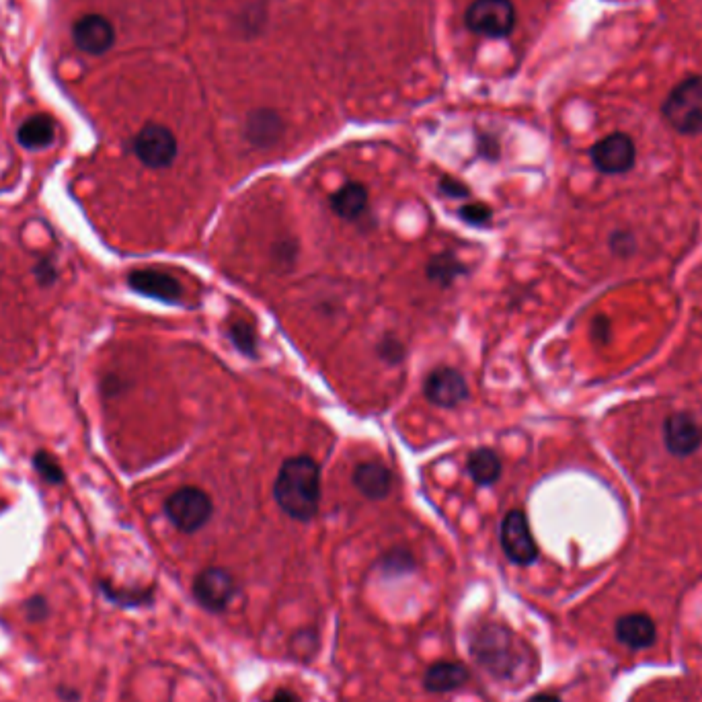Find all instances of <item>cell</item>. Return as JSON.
<instances>
[{
    "instance_id": "52a82bcc",
    "label": "cell",
    "mask_w": 702,
    "mask_h": 702,
    "mask_svg": "<svg viewBox=\"0 0 702 702\" xmlns=\"http://www.w3.org/2000/svg\"><path fill=\"white\" fill-rule=\"evenodd\" d=\"M499 538L505 557L512 563L526 567L538 559V546L532 536L528 518L522 510L507 512V516L501 522Z\"/></svg>"
},
{
    "instance_id": "d6a6232c",
    "label": "cell",
    "mask_w": 702,
    "mask_h": 702,
    "mask_svg": "<svg viewBox=\"0 0 702 702\" xmlns=\"http://www.w3.org/2000/svg\"><path fill=\"white\" fill-rule=\"evenodd\" d=\"M276 259H280L282 265H290V263L296 259V245L284 241V243L276 249Z\"/></svg>"
},
{
    "instance_id": "f546056e",
    "label": "cell",
    "mask_w": 702,
    "mask_h": 702,
    "mask_svg": "<svg viewBox=\"0 0 702 702\" xmlns=\"http://www.w3.org/2000/svg\"><path fill=\"white\" fill-rule=\"evenodd\" d=\"M460 218L468 224H485L491 218V208L485 204H468L460 210Z\"/></svg>"
},
{
    "instance_id": "4316f807",
    "label": "cell",
    "mask_w": 702,
    "mask_h": 702,
    "mask_svg": "<svg viewBox=\"0 0 702 702\" xmlns=\"http://www.w3.org/2000/svg\"><path fill=\"white\" fill-rule=\"evenodd\" d=\"M378 356L388 364H399L405 358V347L395 337H384V341L378 345Z\"/></svg>"
},
{
    "instance_id": "83f0119b",
    "label": "cell",
    "mask_w": 702,
    "mask_h": 702,
    "mask_svg": "<svg viewBox=\"0 0 702 702\" xmlns=\"http://www.w3.org/2000/svg\"><path fill=\"white\" fill-rule=\"evenodd\" d=\"M317 651V635L312 631L298 633L292 641V653L300 659H310L312 653Z\"/></svg>"
},
{
    "instance_id": "30bf717a",
    "label": "cell",
    "mask_w": 702,
    "mask_h": 702,
    "mask_svg": "<svg viewBox=\"0 0 702 702\" xmlns=\"http://www.w3.org/2000/svg\"><path fill=\"white\" fill-rule=\"evenodd\" d=\"M234 592H237V585H234L232 575L218 567L204 569L193 581L195 600L210 612H222L232 600Z\"/></svg>"
},
{
    "instance_id": "603a6c76",
    "label": "cell",
    "mask_w": 702,
    "mask_h": 702,
    "mask_svg": "<svg viewBox=\"0 0 702 702\" xmlns=\"http://www.w3.org/2000/svg\"><path fill=\"white\" fill-rule=\"evenodd\" d=\"M101 590L103 594L115 602V604H122V606H140V604H148L150 598H152V592H122V590H115L111 588V585L107 583H101Z\"/></svg>"
},
{
    "instance_id": "484cf974",
    "label": "cell",
    "mask_w": 702,
    "mask_h": 702,
    "mask_svg": "<svg viewBox=\"0 0 702 702\" xmlns=\"http://www.w3.org/2000/svg\"><path fill=\"white\" fill-rule=\"evenodd\" d=\"M33 462H35L37 471L42 473V477H44L48 483H60V481L64 479L62 468L52 460V456H48V454H44V452H39V454H35Z\"/></svg>"
},
{
    "instance_id": "7402d4cb",
    "label": "cell",
    "mask_w": 702,
    "mask_h": 702,
    "mask_svg": "<svg viewBox=\"0 0 702 702\" xmlns=\"http://www.w3.org/2000/svg\"><path fill=\"white\" fill-rule=\"evenodd\" d=\"M228 337L241 354L249 358L257 356V335L247 321H232L228 325Z\"/></svg>"
},
{
    "instance_id": "7a4b0ae2",
    "label": "cell",
    "mask_w": 702,
    "mask_h": 702,
    "mask_svg": "<svg viewBox=\"0 0 702 702\" xmlns=\"http://www.w3.org/2000/svg\"><path fill=\"white\" fill-rule=\"evenodd\" d=\"M273 495L282 510L298 520L308 522L317 516L321 505V468L308 456H296L282 464Z\"/></svg>"
},
{
    "instance_id": "8d00e7d4",
    "label": "cell",
    "mask_w": 702,
    "mask_h": 702,
    "mask_svg": "<svg viewBox=\"0 0 702 702\" xmlns=\"http://www.w3.org/2000/svg\"><path fill=\"white\" fill-rule=\"evenodd\" d=\"M530 702H561V698L555 694H538Z\"/></svg>"
},
{
    "instance_id": "9a60e30c",
    "label": "cell",
    "mask_w": 702,
    "mask_h": 702,
    "mask_svg": "<svg viewBox=\"0 0 702 702\" xmlns=\"http://www.w3.org/2000/svg\"><path fill=\"white\" fill-rule=\"evenodd\" d=\"M354 485L368 499H384L393 489V473L380 462H362L354 471Z\"/></svg>"
},
{
    "instance_id": "9c48e42d",
    "label": "cell",
    "mask_w": 702,
    "mask_h": 702,
    "mask_svg": "<svg viewBox=\"0 0 702 702\" xmlns=\"http://www.w3.org/2000/svg\"><path fill=\"white\" fill-rule=\"evenodd\" d=\"M663 444L676 458H688L702 448V423L686 411H678L663 421Z\"/></svg>"
},
{
    "instance_id": "4dcf8cb0",
    "label": "cell",
    "mask_w": 702,
    "mask_h": 702,
    "mask_svg": "<svg viewBox=\"0 0 702 702\" xmlns=\"http://www.w3.org/2000/svg\"><path fill=\"white\" fill-rule=\"evenodd\" d=\"M590 333H592V339L600 345H606L610 343L612 339V323L608 317L604 315H598L594 321H592V327H590Z\"/></svg>"
},
{
    "instance_id": "3957f363",
    "label": "cell",
    "mask_w": 702,
    "mask_h": 702,
    "mask_svg": "<svg viewBox=\"0 0 702 702\" xmlns=\"http://www.w3.org/2000/svg\"><path fill=\"white\" fill-rule=\"evenodd\" d=\"M661 115L682 136L702 134V74H692L674 87L661 107Z\"/></svg>"
},
{
    "instance_id": "836d02e7",
    "label": "cell",
    "mask_w": 702,
    "mask_h": 702,
    "mask_svg": "<svg viewBox=\"0 0 702 702\" xmlns=\"http://www.w3.org/2000/svg\"><path fill=\"white\" fill-rule=\"evenodd\" d=\"M37 278L42 284H50L56 278V269H54V265L48 259H44L42 263L37 265Z\"/></svg>"
},
{
    "instance_id": "6da1fadb",
    "label": "cell",
    "mask_w": 702,
    "mask_h": 702,
    "mask_svg": "<svg viewBox=\"0 0 702 702\" xmlns=\"http://www.w3.org/2000/svg\"><path fill=\"white\" fill-rule=\"evenodd\" d=\"M471 653L479 666L497 680H516L528 670L530 651L503 624L483 622L471 637Z\"/></svg>"
},
{
    "instance_id": "44dd1931",
    "label": "cell",
    "mask_w": 702,
    "mask_h": 702,
    "mask_svg": "<svg viewBox=\"0 0 702 702\" xmlns=\"http://www.w3.org/2000/svg\"><path fill=\"white\" fill-rule=\"evenodd\" d=\"M464 271H466L464 265L452 253H440V255L429 259V263H427V278L440 284L442 288L454 284V280L458 276H462Z\"/></svg>"
},
{
    "instance_id": "ac0fdd59",
    "label": "cell",
    "mask_w": 702,
    "mask_h": 702,
    "mask_svg": "<svg viewBox=\"0 0 702 702\" xmlns=\"http://www.w3.org/2000/svg\"><path fill=\"white\" fill-rule=\"evenodd\" d=\"M17 140L29 150L46 148L56 140V124L50 115L37 113L25 120L17 130Z\"/></svg>"
},
{
    "instance_id": "d6986e66",
    "label": "cell",
    "mask_w": 702,
    "mask_h": 702,
    "mask_svg": "<svg viewBox=\"0 0 702 702\" xmlns=\"http://www.w3.org/2000/svg\"><path fill=\"white\" fill-rule=\"evenodd\" d=\"M284 132V124L273 111H257L247 122V138L259 148L273 146Z\"/></svg>"
},
{
    "instance_id": "8fae6325",
    "label": "cell",
    "mask_w": 702,
    "mask_h": 702,
    "mask_svg": "<svg viewBox=\"0 0 702 702\" xmlns=\"http://www.w3.org/2000/svg\"><path fill=\"white\" fill-rule=\"evenodd\" d=\"M425 397L442 409H454L468 397V386L460 372L442 366L425 378Z\"/></svg>"
},
{
    "instance_id": "d590c367",
    "label": "cell",
    "mask_w": 702,
    "mask_h": 702,
    "mask_svg": "<svg viewBox=\"0 0 702 702\" xmlns=\"http://www.w3.org/2000/svg\"><path fill=\"white\" fill-rule=\"evenodd\" d=\"M269 702H300V700H298V696L294 692L280 690V692H276V696H273Z\"/></svg>"
},
{
    "instance_id": "2e32d148",
    "label": "cell",
    "mask_w": 702,
    "mask_h": 702,
    "mask_svg": "<svg viewBox=\"0 0 702 702\" xmlns=\"http://www.w3.org/2000/svg\"><path fill=\"white\" fill-rule=\"evenodd\" d=\"M331 208L343 220H358L368 208V189L362 183H345L331 195Z\"/></svg>"
},
{
    "instance_id": "8992f818",
    "label": "cell",
    "mask_w": 702,
    "mask_h": 702,
    "mask_svg": "<svg viewBox=\"0 0 702 702\" xmlns=\"http://www.w3.org/2000/svg\"><path fill=\"white\" fill-rule=\"evenodd\" d=\"M590 159L602 175H624L637 165V146L629 134L614 132L590 148Z\"/></svg>"
},
{
    "instance_id": "1f68e13d",
    "label": "cell",
    "mask_w": 702,
    "mask_h": 702,
    "mask_svg": "<svg viewBox=\"0 0 702 702\" xmlns=\"http://www.w3.org/2000/svg\"><path fill=\"white\" fill-rule=\"evenodd\" d=\"M440 189H442L444 193L452 195V198H466V195H468V189H466L462 183L454 181V179H442Z\"/></svg>"
},
{
    "instance_id": "cb8c5ba5",
    "label": "cell",
    "mask_w": 702,
    "mask_h": 702,
    "mask_svg": "<svg viewBox=\"0 0 702 702\" xmlns=\"http://www.w3.org/2000/svg\"><path fill=\"white\" fill-rule=\"evenodd\" d=\"M610 251L616 257H631L637 251V239L629 230H614L610 234Z\"/></svg>"
},
{
    "instance_id": "d4e9b609",
    "label": "cell",
    "mask_w": 702,
    "mask_h": 702,
    "mask_svg": "<svg viewBox=\"0 0 702 702\" xmlns=\"http://www.w3.org/2000/svg\"><path fill=\"white\" fill-rule=\"evenodd\" d=\"M415 563L411 559L409 553L405 551H393V553H388L384 559H382V571L384 573H395V575H403L407 571H413Z\"/></svg>"
},
{
    "instance_id": "4fadbf2b",
    "label": "cell",
    "mask_w": 702,
    "mask_h": 702,
    "mask_svg": "<svg viewBox=\"0 0 702 702\" xmlns=\"http://www.w3.org/2000/svg\"><path fill=\"white\" fill-rule=\"evenodd\" d=\"M128 284L132 286V290L148 296V298H156L163 302H179L183 296V288L181 284L169 276L165 271L159 269H138L132 271Z\"/></svg>"
},
{
    "instance_id": "e0dca14e",
    "label": "cell",
    "mask_w": 702,
    "mask_h": 702,
    "mask_svg": "<svg viewBox=\"0 0 702 702\" xmlns=\"http://www.w3.org/2000/svg\"><path fill=\"white\" fill-rule=\"evenodd\" d=\"M468 680V670L456 661H438L425 672V688L429 692H452Z\"/></svg>"
},
{
    "instance_id": "5bb4252c",
    "label": "cell",
    "mask_w": 702,
    "mask_h": 702,
    "mask_svg": "<svg viewBox=\"0 0 702 702\" xmlns=\"http://www.w3.org/2000/svg\"><path fill=\"white\" fill-rule=\"evenodd\" d=\"M616 637L620 643L631 649H647L655 643L657 637L655 622L651 620V616L641 612L627 614L618 618L616 622Z\"/></svg>"
},
{
    "instance_id": "f1b7e54d",
    "label": "cell",
    "mask_w": 702,
    "mask_h": 702,
    "mask_svg": "<svg viewBox=\"0 0 702 702\" xmlns=\"http://www.w3.org/2000/svg\"><path fill=\"white\" fill-rule=\"evenodd\" d=\"M50 614L48 600L44 596H33L25 602V616L29 622H42Z\"/></svg>"
},
{
    "instance_id": "7c38bea8",
    "label": "cell",
    "mask_w": 702,
    "mask_h": 702,
    "mask_svg": "<svg viewBox=\"0 0 702 702\" xmlns=\"http://www.w3.org/2000/svg\"><path fill=\"white\" fill-rule=\"evenodd\" d=\"M72 39L78 50L91 56H101L113 46V25L101 15H85L72 27Z\"/></svg>"
},
{
    "instance_id": "ba28073f",
    "label": "cell",
    "mask_w": 702,
    "mask_h": 702,
    "mask_svg": "<svg viewBox=\"0 0 702 702\" xmlns=\"http://www.w3.org/2000/svg\"><path fill=\"white\" fill-rule=\"evenodd\" d=\"M134 154L150 169H165L177 156V138L161 124H146L134 138Z\"/></svg>"
},
{
    "instance_id": "ffe728a7",
    "label": "cell",
    "mask_w": 702,
    "mask_h": 702,
    "mask_svg": "<svg viewBox=\"0 0 702 702\" xmlns=\"http://www.w3.org/2000/svg\"><path fill=\"white\" fill-rule=\"evenodd\" d=\"M466 471L479 485H493L501 475L499 456L489 448L475 450L471 456H468Z\"/></svg>"
},
{
    "instance_id": "e575fe53",
    "label": "cell",
    "mask_w": 702,
    "mask_h": 702,
    "mask_svg": "<svg viewBox=\"0 0 702 702\" xmlns=\"http://www.w3.org/2000/svg\"><path fill=\"white\" fill-rule=\"evenodd\" d=\"M58 696H60L64 702H78V700H81V692L70 688V686H60V688H58Z\"/></svg>"
},
{
    "instance_id": "277c9868",
    "label": "cell",
    "mask_w": 702,
    "mask_h": 702,
    "mask_svg": "<svg viewBox=\"0 0 702 702\" xmlns=\"http://www.w3.org/2000/svg\"><path fill=\"white\" fill-rule=\"evenodd\" d=\"M212 499L198 487H183L165 501V514L181 532H198L212 516Z\"/></svg>"
},
{
    "instance_id": "5b68a950",
    "label": "cell",
    "mask_w": 702,
    "mask_h": 702,
    "mask_svg": "<svg viewBox=\"0 0 702 702\" xmlns=\"http://www.w3.org/2000/svg\"><path fill=\"white\" fill-rule=\"evenodd\" d=\"M466 25L489 39L507 37L516 25V7L512 0H475L466 11Z\"/></svg>"
}]
</instances>
